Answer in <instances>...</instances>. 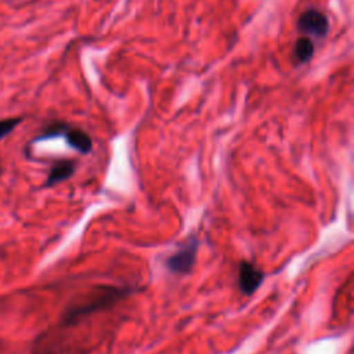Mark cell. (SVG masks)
Masks as SVG:
<instances>
[{
    "label": "cell",
    "instance_id": "6",
    "mask_svg": "<svg viewBox=\"0 0 354 354\" xmlns=\"http://www.w3.org/2000/svg\"><path fill=\"white\" fill-rule=\"evenodd\" d=\"M314 41L310 37H299L293 46V58L299 64H304L313 58Z\"/></svg>",
    "mask_w": 354,
    "mask_h": 354
},
{
    "label": "cell",
    "instance_id": "1",
    "mask_svg": "<svg viewBox=\"0 0 354 354\" xmlns=\"http://www.w3.org/2000/svg\"><path fill=\"white\" fill-rule=\"evenodd\" d=\"M62 136L65 141L68 142L69 147L76 149L77 152L86 155L91 151L93 148V141L91 137L82 129L69 126L65 122H51L48 123L41 134H39L33 141H40V140H47V138H54Z\"/></svg>",
    "mask_w": 354,
    "mask_h": 354
},
{
    "label": "cell",
    "instance_id": "4",
    "mask_svg": "<svg viewBox=\"0 0 354 354\" xmlns=\"http://www.w3.org/2000/svg\"><path fill=\"white\" fill-rule=\"evenodd\" d=\"M264 281V272L259 270L256 266H253L249 261H241L239 270H238V285L241 288V292L246 296H250L254 293V290L261 285Z\"/></svg>",
    "mask_w": 354,
    "mask_h": 354
},
{
    "label": "cell",
    "instance_id": "5",
    "mask_svg": "<svg viewBox=\"0 0 354 354\" xmlns=\"http://www.w3.org/2000/svg\"><path fill=\"white\" fill-rule=\"evenodd\" d=\"M76 166H77V163H76L75 159L55 160L53 163V166L50 167V171H48V176L46 178L44 187H53L58 183H62V181L71 178L75 174Z\"/></svg>",
    "mask_w": 354,
    "mask_h": 354
},
{
    "label": "cell",
    "instance_id": "2",
    "mask_svg": "<svg viewBox=\"0 0 354 354\" xmlns=\"http://www.w3.org/2000/svg\"><path fill=\"white\" fill-rule=\"evenodd\" d=\"M297 30L310 39H324L329 32V19L322 11L308 8L300 14L297 19Z\"/></svg>",
    "mask_w": 354,
    "mask_h": 354
},
{
    "label": "cell",
    "instance_id": "7",
    "mask_svg": "<svg viewBox=\"0 0 354 354\" xmlns=\"http://www.w3.org/2000/svg\"><path fill=\"white\" fill-rule=\"evenodd\" d=\"M22 118H7V119H0V140L11 134L15 127L22 122Z\"/></svg>",
    "mask_w": 354,
    "mask_h": 354
},
{
    "label": "cell",
    "instance_id": "8",
    "mask_svg": "<svg viewBox=\"0 0 354 354\" xmlns=\"http://www.w3.org/2000/svg\"><path fill=\"white\" fill-rule=\"evenodd\" d=\"M1 173H3V171H1V165H0V176H1Z\"/></svg>",
    "mask_w": 354,
    "mask_h": 354
},
{
    "label": "cell",
    "instance_id": "3",
    "mask_svg": "<svg viewBox=\"0 0 354 354\" xmlns=\"http://www.w3.org/2000/svg\"><path fill=\"white\" fill-rule=\"evenodd\" d=\"M196 252H198V242L196 239L192 238L166 260L167 268L171 272L180 274V275L189 272L196 260Z\"/></svg>",
    "mask_w": 354,
    "mask_h": 354
}]
</instances>
